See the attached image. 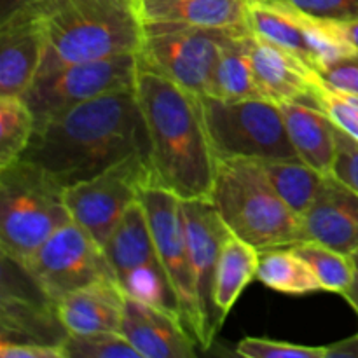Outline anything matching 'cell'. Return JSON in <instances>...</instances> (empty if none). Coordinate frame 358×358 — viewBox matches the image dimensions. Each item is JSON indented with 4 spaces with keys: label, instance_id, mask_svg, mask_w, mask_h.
Returning <instances> with one entry per match:
<instances>
[{
    "label": "cell",
    "instance_id": "6da1fadb",
    "mask_svg": "<svg viewBox=\"0 0 358 358\" xmlns=\"http://www.w3.org/2000/svg\"><path fill=\"white\" fill-rule=\"evenodd\" d=\"M135 154L149 156V135L135 90H126L37 122L20 159L66 189Z\"/></svg>",
    "mask_w": 358,
    "mask_h": 358
},
{
    "label": "cell",
    "instance_id": "7a4b0ae2",
    "mask_svg": "<svg viewBox=\"0 0 358 358\" xmlns=\"http://www.w3.org/2000/svg\"><path fill=\"white\" fill-rule=\"evenodd\" d=\"M135 93L149 135L154 184L180 199H210L217 156L210 142L201 96L140 59Z\"/></svg>",
    "mask_w": 358,
    "mask_h": 358
},
{
    "label": "cell",
    "instance_id": "3957f363",
    "mask_svg": "<svg viewBox=\"0 0 358 358\" xmlns=\"http://www.w3.org/2000/svg\"><path fill=\"white\" fill-rule=\"evenodd\" d=\"M34 7L41 10L45 35L37 77L142 49L145 27L136 0H49Z\"/></svg>",
    "mask_w": 358,
    "mask_h": 358
},
{
    "label": "cell",
    "instance_id": "277c9868",
    "mask_svg": "<svg viewBox=\"0 0 358 358\" xmlns=\"http://www.w3.org/2000/svg\"><path fill=\"white\" fill-rule=\"evenodd\" d=\"M210 199L227 229L259 252L304 241L301 217L280 198L261 161L217 159Z\"/></svg>",
    "mask_w": 358,
    "mask_h": 358
},
{
    "label": "cell",
    "instance_id": "5b68a950",
    "mask_svg": "<svg viewBox=\"0 0 358 358\" xmlns=\"http://www.w3.org/2000/svg\"><path fill=\"white\" fill-rule=\"evenodd\" d=\"M72 220L65 189L23 159L0 168V248L23 264L51 234Z\"/></svg>",
    "mask_w": 358,
    "mask_h": 358
},
{
    "label": "cell",
    "instance_id": "8992f818",
    "mask_svg": "<svg viewBox=\"0 0 358 358\" xmlns=\"http://www.w3.org/2000/svg\"><path fill=\"white\" fill-rule=\"evenodd\" d=\"M210 142L217 159H299L278 103L268 98L222 100L201 94Z\"/></svg>",
    "mask_w": 358,
    "mask_h": 358
},
{
    "label": "cell",
    "instance_id": "52a82bcc",
    "mask_svg": "<svg viewBox=\"0 0 358 358\" xmlns=\"http://www.w3.org/2000/svg\"><path fill=\"white\" fill-rule=\"evenodd\" d=\"M20 268L52 304L93 283L117 282L103 248L73 220L51 234Z\"/></svg>",
    "mask_w": 358,
    "mask_h": 358
},
{
    "label": "cell",
    "instance_id": "ba28073f",
    "mask_svg": "<svg viewBox=\"0 0 358 358\" xmlns=\"http://www.w3.org/2000/svg\"><path fill=\"white\" fill-rule=\"evenodd\" d=\"M138 59L196 94H208L220 51L231 37L250 27H163L143 24Z\"/></svg>",
    "mask_w": 358,
    "mask_h": 358
},
{
    "label": "cell",
    "instance_id": "9c48e42d",
    "mask_svg": "<svg viewBox=\"0 0 358 358\" xmlns=\"http://www.w3.org/2000/svg\"><path fill=\"white\" fill-rule=\"evenodd\" d=\"M136 76L138 52H126L42 73L35 77L23 98L37 124L103 94L135 90Z\"/></svg>",
    "mask_w": 358,
    "mask_h": 358
},
{
    "label": "cell",
    "instance_id": "30bf717a",
    "mask_svg": "<svg viewBox=\"0 0 358 358\" xmlns=\"http://www.w3.org/2000/svg\"><path fill=\"white\" fill-rule=\"evenodd\" d=\"M149 184H154L149 156L135 154L90 180L66 187V208L73 222L103 248L126 210Z\"/></svg>",
    "mask_w": 358,
    "mask_h": 358
},
{
    "label": "cell",
    "instance_id": "8fae6325",
    "mask_svg": "<svg viewBox=\"0 0 358 358\" xmlns=\"http://www.w3.org/2000/svg\"><path fill=\"white\" fill-rule=\"evenodd\" d=\"M140 201L149 219L159 261L177 296L182 322L203 350V322L189 259L182 199L168 189L149 184L142 189Z\"/></svg>",
    "mask_w": 358,
    "mask_h": 358
},
{
    "label": "cell",
    "instance_id": "7c38bea8",
    "mask_svg": "<svg viewBox=\"0 0 358 358\" xmlns=\"http://www.w3.org/2000/svg\"><path fill=\"white\" fill-rule=\"evenodd\" d=\"M182 213L203 322V350H208L215 334L222 327V320L213 303V290L220 248L231 231L217 213L212 199H182Z\"/></svg>",
    "mask_w": 358,
    "mask_h": 358
},
{
    "label": "cell",
    "instance_id": "4fadbf2b",
    "mask_svg": "<svg viewBox=\"0 0 358 358\" xmlns=\"http://www.w3.org/2000/svg\"><path fill=\"white\" fill-rule=\"evenodd\" d=\"M41 10L27 7L0 21V94L24 96L44 58Z\"/></svg>",
    "mask_w": 358,
    "mask_h": 358
},
{
    "label": "cell",
    "instance_id": "5bb4252c",
    "mask_svg": "<svg viewBox=\"0 0 358 358\" xmlns=\"http://www.w3.org/2000/svg\"><path fill=\"white\" fill-rule=\"evenodd\" d=\"M121 332L142 358H194L199 343L178 315L126 296Z\"/></svg>",
    "mask_w": 358,
    "mask_h": 358
},
{
    "label": "cell",
    "instance_id": "9a60e30c",
    "mask_svg": "<svg viewBox=\"0 0 358 358\" xmlns=\"http://www.w3.org/2000/svg\"><path fill=\"white\" fill-rule=\"evenodd\" d=\"M304 241H318L350 254L358 245V192L327 175L313 205L301 215Z\"/></svg>",
    "mask_w": 358,
    "mask_h": 358
},
{
    "label": "cell",
    "instance_id": "2e32d148",
    "mask_svg": "<svg viewBox=\"0 0 358 358\" xmlns=\"http://www.w3.org/2000/svg\"><path fill=\"white\" fill-rule=\"evenodd\" d=\"M255 77L268 100L304 101L315 105V87L320 83L317 69L294 52L252 34L248 41Z\"/></svg>",
    "mask_w": 358,
    "mask_h": 358
},
{
    "label": "cell",
    "instance_id": "e0dca14e",
    "mask_svg": "<svg viewBox=\"0 0 358 358\" xmlns=\"http://www.w3.org/2000/svg\"><path fill=\"white\" fill-rule=\"evenodd\" d=\"M124 292L117 282H98L70 292L55 304L69 334L121 331Z\"/></svg>",
    "mask_w": 358,
    "mask_h": 358
},
{
    "label": "cell",
    "instance_id": "ac0fdd59",
    "mask_svg": "<svg viewBox=\"0 0 358 358\" xmlns=\"http://www.w3.org/2000/svg\"><path fill=\"white\" fill-rule=\"evenodd\" d=\"M143 24L248 27V0H136Z\"/></svg>",
    "mask_w": 358,
    "mask_h": 358
},
{
    "label": "cell",
    "instance_id": "d6986e66",
    "mask_svg": "<svg viewBox=\"0 0 358 358\" xmlns=\"http://www.w3.org/2000/svg\"><path fill=\"white\" fill-rule=\"evenodd\" d=\"M290 142L303 163L332 175L336 161V124L320 107L304 101H280Z\"/></svg>",
    "mask_w": 358,
    "mask_h": 358
},
{
    "label": "cell",
    "instance_id": "ffe728a7",
    "mask_svg": "<svg viewBox=\"0 0 358 358\" xmlns=\"http://www.w3.org/2000/svg\"><path fill=\"white\" fill-rule=\"evenodd\" d=\"M103 252L114 269L117 285L135 269L159 261L149 219L140 199L126 210L105 243Z\"/></svg>",
    "mask_w": 358,
    "mask_h": 358
},
{
    "label": "cell",
    "instance_id": "44dd1931",
    "mask_svg": "<svg viewBox=\"0 0 358 358\" xmlns=\"http://www.w3.org/2000/svg\"><path fill=\"white\" fill-rule=\"evenodd\" d=\"M259 254L261 252L254 245L241 240L236 234L229 233L224 240L217 262L213 290V303L222 324L248 283L257 278Z\"/></svg>",
    "mask_w": 358,
    "mask_h": 358
},
{
    "label": "cell",
    "instance_id": "7402d4cb",
    "mask_svg": "<svg viewBox=\"0 0 358 358\" xmlns=\"http://www.w3.org/2000/svg\"><path fill=\"white\" fill-rule=\"evenodd\" d=\"M252 30L231 37L224 44L210 83L208 94L222 100H248L266 98L255 77L248 41Z\"/></svg>",
    "mask_w": 358,
    "mask_h": 358
},
{
    "label": "cell",
    "instance_id": "603a6c76",
    "mask_svg": "<svg viewBox=\"0 0 358 358\" xmlns=\"http://www.w3.org/2000/svg\"><path fill=\"white\" fill-rule=\"evenodd\" d=\"M257 280L268 289L289 296H304L322 290L311 266L292 247H278L259 254Z\"/></svg>",
    "mask_w": 358,
    "mask_h": 358
},
{
    "label": "cell",
    "instance_id": "cb8c5ba5",
    "mask_svg": "<svg viewBox=\"0 0 358 358\" xmlns=\"http://www.w3.org/2000/svg\"><path fill=\"white\" fill-rule=\"evenodd\" d=\"M262 166L280 198L299 217L304 215L313 205L327 177L301 159L268 161L262 163Z\"/></svg>",
    "mask_w": 358,
    "mask_h": 358
},
{
    "label": "cell",
    "instance_id": "d4e9b609",
    "mask_svg": "<svg viewBox=\"0 0 358 358\" xmlns=\"http://www.w3.org/2000/svg\"><path fill=\"white\" fill-rule=\"evenodd\" d=\"M294 250L311 266L320 282L322 290L345 296L357 275L353 255L343 254L318 241H299L292 245Z\"/></svg>",
    "mask_w": 358,
    "mask_h": 358
},
{
    "label": "cell",
    "instance_id": "484cf974",
    "mask_svg": "<svg viewBox=\"0 0 358 358\" xmlns=\"http://www.w3.org/2000/svg\"><path fill=\"white\" fill-rule=\"evenodd\" d=\"M35 117L23 96L0 94V168L20 159L30 143Z\"/></svg>",
    "mask_w": 358,
    "mask_h": 358
},
{
    "label": "cell",
    "instance_id": "4316f807",
    "mask_svg": "<svg viewBox=\"0 0 358 358\" xmlns=\"http://www.w3.org/2000/svg\"><path fill=\"white\" fill-rule=\"evenodd\" d=\"M66 358H142L121 332L69 334L63 341Z\"/></svg>",
    "mask_w": 358,
    "mask_h": 358
},
{
    "label": "cell",
    "instance_id": "83f0119b",
    "mask_svg": "<svg viewBox=\"0 0 358 358\" xmlns=\"http://www.w3.org/2000/svg\"><path fill=\"white\" fill-rule=\"evenodd\" d=\"M313 101L317 107H320L331 117V121L341 131L348 133L350 136L358 140V108L341 91L329 86L320 77V83L315 87Z\"/></svg>",
    "mask_w": 358,
    "mask_h": 358
},
{
    "label": "cell",
    "instance_id": "f1b7e54d",
    "mask_svg": "<svg viewBox=\"0 0 358 358\" xmlns=\"http://www.w3.org/2000/svg\"><path fill=\"white\" fill-rule=\"evenodd\" d=\"M236 353L245 358H325V346H304L264 338H245L238 343Z\"/></svg>",
    "mask_w": 358,
    "mask_h": 358
},
{
    "label": "cell",
    "instance_id": "f546056e",
    "mask_svg": "<svg viewBox=\"0 0 358 358\" xmlns=\"http://www.w3.org/2000/svg\"><path fill=\"white\" fill-rule=\"evenodd\" d=\"M317 20L350 21L358 17V0H276Z\"/></svg>",
    "mask_w": 358,
    "mask_h": 358
},
{
    "label": "cell",
    "instance_id": "4dcf8cb0",
    "mask_svg": "<svg viewBox=\"0 0 358 358\" xmlns=\"http://www.w3.org/2000/svg\"><path fill=\"white\" fill-rule=\"evenodd\" d=\"M336 147L338 150H336L332 175L358 192V140L338 128L336 129Z\"/></svg>",
    "mask_w": 358,
    "mask_h": 358
},
{
    "label": "cell",
    "instance_id": "1f68e13d",
    "mask_svg": "<svg viewBox=\"0 0 358 358\" xmlns=\"http://www.w3.org/2000/svg\"><path fill=\"white\" fill-rule=\"evenodd\" d=\"M318 73L334 90L358 96V51L336 62L325 63L318 69Z\"/></svg>",
    "mask_w": 358,
    "mask_h": 358
},
{
    "label": "cell",
    "instance_id": "d6a6232c",
    "mask_svg": "<svg viewBox=\"0 0 358 358\" xmlns=\"http://www.w3.org/2000/svg\"><path fill=\"white\" fill-rule=\"evenodd\" d=\"M0 358H66L63 345L0 341Z\"/></svg>",
    "mask_w": 358,
    "mask_h": 358
},
{
    "label": "cell",
    "instance_id": "836d02e7",
    "mask_svg": "<svg viewBox=\"0 0 358 358\" xmlns=\"http://www.w3.org/2000/svg\"><path fill=\"white\" fill-rule=\"evenodd\" d=\"M325 358H358V334L325 346Z\"/></svg>",
    "mask_w": 358,
    "mask_h": 358
},
{
    "label": "cell",
    "instance_id": "e575fe53",
    "mask_svg": "<svg viewBox=\"0 0 358 358\" xmlns=\"http://www.w3.org/2000/svg\"><path fill=\"white\" fill-rule=\"evenodd\" d=\"M49 2V0H0V21L9 17L10 14L23 10L27 7L41 6V3Z\"/></svg>",
    "mask_w": 358,
    "mask_h": 358
},
{
    "label": "cell",
    "instance_id": "d590c367",
    "mask_svg": "<svg viewBox=\"0 0 358 358\" xmlns=\"http://www.w3.org/2000/svg\"><path fill=\"white\" fill-rule=\"evenodd\" d=\"M341 27L343 30H345L348 41L358 49V17L350 21H341Z\"/></svg>",
    "mask_w": 358,
    "mask_h": 358
},
{
    "label": "cell",
    "instance_id": "8d00e7d4",
    "mask_svg": "<svg viewBox=\"0 0 358 358\" xmlns=\"http://www.w3.org/2000/svg\"><path fill=\"white\" fill-rule=\"evenodd\" d=\"M343 297H345V299L348 301L350 306H352L353 310L357 311V315H358V268H357V275H355V280H353L352 287H350L348 292H346Z\"/></svg>",
    "mask_w": 358,
    "mask_h": 358
},
{
    "label": "cell",
    "instance_id": "74e56055",
    "mask_svg": "<svg viewBox=\"0 0 358 358\" xmlns=\"http://www.w3.org/2000/svg\"><path fill=\"white\" fill-rule=\"evenodd\" d=\"M353 259H355V264H357V268H358V255H353Z\"/></svg>",
    "mask_w": 358,
    "mask_h": 358
},
{
    "label": "cell",
    "instance_id": "f35d334b",
    "mask_svg": "<svg viewBox=\"0 0 358 358\" xmlns=\"http://www.w3.org/2000/svg\"><path fill=\"white\" fill-rule=\"evenodd\" d=\"M352 255H358V245H357V250L355 252H353V254Z\"/></svg>",
    "mask_w": 358,
    "mask_h": 358
}]
</instances>
